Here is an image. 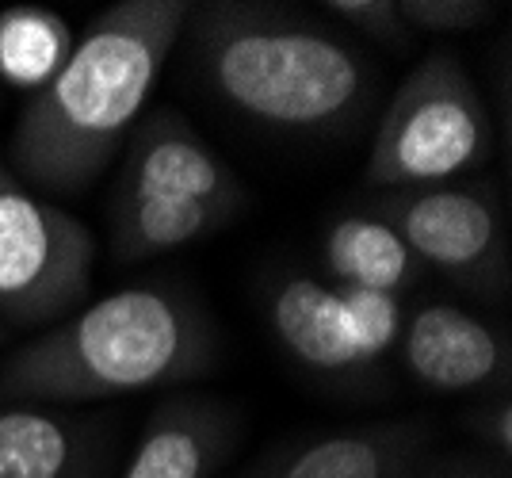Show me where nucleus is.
<instances>
[{
    "label": "nucleus",
    "instance_id": "nucleus-1",
    "mask_svg": "<svg viewBox=\"0 0 512 478\" xmlns=\"http://www.w3.org/2000/svg\"><path fill=\"white\" fill-rule=\"evenodd\" d=\"M188 12L184 0L111 4L23 108L12 131V173L46 192L92 184L150 104Z\"/></svg>",
    "mask_w": 512,
    "mask_h": 478
},
{
    "label": "nucleus",
    "instance_id": "nucleus-2",
    "mask_svg": "<svg viewBox=\"0 0 512 478\" xmlns=\"http://www.w3.org/2000/svg\"><path fill=\"white\" fill-rule=\"evenodd\" d=\"M211 92L272 131H333L360 111L371 69L352 43L276 4L214 0L188 12Z\"/></svg>",
    "mask_w": 512,
    "mask_h": 478
},
{
    "label": "nucleus",
    "instance_id": "nucleus-3",
    "mask_svg": "<svg viewBox=\"0 0 512 478\" xmlns=\"http://www.w3.org/2000/svg\"><path fill=\"white\" fill-rule=\"evenodd\" d=\"M211 360L207 314L184 291L138 283L27 341L0 368V394L96 402L195 379Z\"/></svg>",
    "mask_w": 512,
    "mask_h": 478
},
{
    "label": "nucleus",
    "instance_id": "nucleus-4",
    "mask_svg": "<svg viewBox=\"0 0 512 478\" xmlns=\"http://www.w3.org/2000/svg\"><path fill=\"white\" fill-rule=\"evenodd\" d=\"M490 111L463 62L436 50L390 96L367 157V180L386 192L451 184L490 157Z\"/></svg>",
    "mask_w": 512,
    "mask_h": 478
},
{
    "label": "nucleus",
    "instance_id": "nucleus-5",
    "mask_svg": "<svg viewBox=\"0 0 512 478\" xmlns=\"http://www.w3.org/2000/svg\"><path fill=\"white\" fill-rule=\"evenodd\" d=\"M96 241L81 218L0 165V322L50 326L88 295Z\"/></svg>",
    "mask_w": 512,
    "mask_h": 478
},
{
    "label": "nucleus",
    "instance_id": "nucleus-6",
    "mask_svg": "<svg viewBox=\"0 0 512 478\" xmlns=\"http://www.w3.org/2000/svg\"><path fill=\"white\" fill-rule=\"evenodd\" d=\"M383 215L409 245L417 264L440 268L444 276L501 291L509 272L505 226L490 192L474 184H428L379 196Z\"/></svg>",
    "mask_w": 512,
    "mask_h": 478
},
{
    "label": "nucleus",
    "instance_id": "nucleus-7",
    "mask_svg": "<svg viewBox=\"0 0 512 478\" xmlns=\"http://www.w3.org/2000/svg\"><path fill=\"white\" fill-rule=\"evenodd\" d=\"M142 196L211 199V203L234 207V211L245 203V192L234 180V173L226 169V161L176 111L150 115L130 138L127 169H123L115 199Z\"/></svg>",
    "mask_w": 512,
    "mask_h": 478
},
{
    "label": "nucleus",
    "instance_id": "nucleus-8",
    "mask_svg": "<svg viewBox=\"0 0 512 478\" xmlns=\"http://www.w3.org/2000/svg\"><path fill=\"white\" fill-rule=\"evenodd\" d=\"M402 356L417 383L440 394L482 391L509 379L501 329L448 303L421 306L402 329Z\"/></svg>",
    "mask_w": 512,
    "mask_h": 478
},
{
    "label": "nucleus",
    "instance_id": "nucleus-9",
    "mask_svg": "<svg viewBox=\"0 0 512 478\" xmlns=\"http://www.w3.org/2000/svg\"><path fill=\"white\" fill-rule=\"evenodd\" d=\"M425 425L386 421L279 448L241 478H417Z\"/></svg>",
    "mask_w": 512,
    "mask_h": 478
},
{
    "label": "nucleus",
    "instance_id": "nucleus-10",
    "mask_svg": "<svg viewBox=\"0 0 512 478\" xmlns=\"http://www.w3.org/2000/svg\"><path fill=\"white\" fill-rule=\"evenodd\" d=\"M234 440L237 417L230 406L211 398H180L146 421L127 478H211Z\"/></svg>",
    "mask_w": 512,
    "mask_h": 478
},
{
    "label": "nucleus",
    "instance_id": "nucleus-11",
    "mask_svg": "<svg viewBox=\"0 0 512 478\" xmlns=\"http://www.w3.org/2000/svg\"><path fill=\"white\" fill-rule=\"evenodd\" d=\"M268 326L302 368L344 375L367 368L341 310V291L310 276H283L268 287Z\"/></svg>",
    "mask_w": 512,
    "mask_h": 478
},
{
    "label": "nucleus",
    "instance_id": "nucleus-12",
    "mask_svg": "<svg viewBox=\"0 0 512 478\" xmlns=\"http://www.w3.org/2000/svg\"><path fill=\"white\" fill-rule=\"evenodd\" d=\"M325 272L337 287H363V291H390L417 280L421 264L398 238V230L375 211L344 215L325 234Z\"/></svg>",
    "mask_w": 512,
    "mask_h": 478
},
{
    "label": "nucleus",
    "instance_id": "nucleus-13",
    "mask_svg": "<svg viewBox=\"0 0 512 478\" xmlns=\"http://www.w3.org/2000/svg\"><path fill=\"white\" fill-rule=\"evenodd\" d=\"M234 207H222L211 199H180V196H142L115 199L111 211V241L123 261H146L172 249H184L192 241L214 234Z\"/></svg>",
    "mask_w": 512,
    "mask_h": 478
},
{
    "label": "nucleus",
    "instance_id": "nucleus-14",
    "mask_svg": "<svg viewBox=\"0 0 512 478\" xmlns=\"http://www.w3.org/2000/svg\"><path fill=\"white\" fill-rule=\"evenodd\" d=\"M88 436L58 413L0 406V478H77Z\"/></svg>",
    "mask_w": 512,
    "mask_h": 478
},
{
    "label": "nucleus",
    "instance_id": "nucleus-15",
    "mask_svg": "<svg viewBox=\"0 0 512 478\" xmlns=\"http://www.w3.org/2000/svg\"><path fill=\"white\" fill-rule=\"evenodd\" d=\"M73 50L69 23L50 8L0 12V77L16 88H39L65 66Z\"/></svg>",
    "mask_w": 512,
    "mask_h": 478
},
{
    "label": "nucleus",
    "instance_id": "nucleus-16",
    "mask_svg": "<svg viewBox=\"0 0 512 478\" xmlns=\"http://www.w3.org/2000/svg\"><path fill=\"white\" fill-rule=\"evenodd\" d=\"M337 291L352 341L367 356V364H375L386 348L398 345V333L406 329L402 299L390 291H363V287H337Z\"/></svg>",
    "mask_w": 512,
    "mask_h": 478
},
{
    "label": "nucleus",
    "instance_id": "nucleus-17",
    "mask_svg": "<svg viewBox=\"0 0 512 478\" xmlns=\"http://www.w3.org/2000/svg\"><path fill=\"white\" fill-rule=\"evenodd\" d=\"M398 8L409 31L421 27V31H440V35L482 27L501 12V4H490V0H398Z\"/></svg>",
    "mask_w": 512,
    "mask_h": 478
},
{
    "label": "nucleus",
    "instance_id": "nucleus-18",
    "mask_svg": "<svg viewBox=\"0 0 512 478\" xmlns=\"http://www.w3.org/2000/svg\"><path fill=\"white\" fill-rule=\"evenodd\" d=\"M329 12L352 31H360L363 39L383 46H406L413 39L409 23L402 20L398 0H333Z\"/></svg>",
    "mask_w": 512,
    "mask_h": 478
},
{
    "label": "nucleus",
    "instance_id": "nucleus-19",
    "mask_svg": "<svg viewBox=\"0 0 512 478\" xmlns=\"http://www.w3.org/2000/svg\"><path fill=\"white\" fill-rule=\"evenodd\" d=\"M482 433H486V440H490L501 456H512V406L509 402H497L493 410H486Z\"/></svg>",
    "mask_w": 512,
    "mask_h": 478
},
{
    "label": "nucleus",
    "instance_id": "nucleus-20",
    "mask_svg": "<svg viewBox=\"0 0 512 478\" xmlns=\"http://www.w3.org/2000/svg\"><path fill=\"white\" fill-rule=\"evenodd\" d=\"M436 478H509L505 471H486V467H448L436 471Z\"/></svg>",
    "mask_w": 512,
    "mask_h": 478
}]
</instances>
